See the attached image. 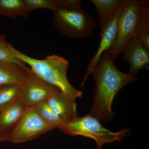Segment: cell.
I'll return each instance as SVG.
<instances>
[{
    "label": "cell",
    "instance_id": "obj_9",
    "mask_svg": "<svg viewBox=\"0 0 149 149\" xmlns=\"http://www.w3.org/2000/svg\"><path fill=\"white\" fill-rule=\"evenodd\" d=\"M123 59L130 65L128 74L135 76L140 70L149 71V50L140 40L133 37L123 49Z\"/></svg>",
    "mask_w": 149,
    "mask_h": 149
},
{
    "label": "cell",
    "instance_id": "obj_2",
    "mask_svg": "<svg viewBox=\"0 0 149 149\" xmlns=\"http://www.w3.org/2000/svg\"><path fill=\"white\" fill-rule=\"evenodd\" d=\"M8 49L13 56L28 65L33 72L45 82L59 88L74 100L83 97V92L74 88L68 80L69 62L62 57L53 54L44 59H37L22 53L9 42Z\"/></svg>",
    "mask_w": 149,
    "mask_h": 149
},
{
    "label": "cell",
    "instance_id": "obj_13",
    "mask_svg": "<svg viewBox=\"0 0 149 149\" xmlns=\"http://www.w3.org/2000/svg\"><path fill=\"white\" fill-rule=\"evenodd\" d=\"M125 0H91L95 7L101 30L113 18Z\"/></svg>",
    "mask_w": 149,
    "mask_h": 149
},
{
    "label": "cell",
    "instance_id": "obj_1",
    "mask_svg": "<svg viewBox=\"0 0 149 149\" xmlns=\"http://www.w3.org/2000/svg\"><path fill=\"white\" fill-rule=\"evenodd\" d=\"M92 74L96 86L89 114L99 120L109 122L114 114L111 105L116 95L125 85L138 81V78L119 70L106 52L102 55Z\"/></svg>",
    "mask_w": 149,
    "mask_h": 149
},
{
    "label": "cell",
    "instance_id": "obj_8",
    "mask_svg": "<svg viewBox=\"0 0 149 149\" xmlns=\"http://www.w3.org/2000/svg\"><path fill=\"white\" fill-rule=\"evenodd\" d=\"M125 1L126 0L108 24L104 29L101 30L100 45L95 54L88 63L86 72L81 83V87H83L84 86L88 77L93 73L94 68L101 57L102 55L109 49L114 43L117 35L119 18L122 13Z\"/></svg>",
    "mask_w": 149,
    "mask_h": 149
},
{
    "label": "cell",
    "instance_id": "obj_6",
    "mask_svg": "<svg viewBox=\"0 0 149 149\" xmlns=\"http://www.w3.org/2000/svg\"><path fill=\"white\" fill-rule=\"evenodd\" d=\"M53 129L45 122L34 107H27L9 132L8 141L13 143H25Z\"/></svg>",
    "mask_w": 149,
    "mask_h": 149
},
{
    "label": "cell",
    "instance_id": "obj_20",
    "mask_svg": "<svg viewBox=\"0 0 149 149\" xmlns=\"http://www.w3.org/2000/svg\"><path fill=\"white\" fill-rule=\"evenodd\" d=\"M81 0H57L56 8L84 11Z\"/></svg>",
    "mask_w": 149,
    "mask_h": 149
},
{
    "label": "cell",
    "instance_id": "obj_10",
    "mask_svg": "<svg viewBox=\"0 0 149 149\" xmlns=\"http://www.w3.org/2000/svg\"><path fill=\"white\" fill-rule=\"evenodd\" d=\"M46 103L65 124L78 117L75 100L58 88L54 90Z\"/></svg>",
    "mask_w": 149,
    "mask_h": 149
},
{
    "label": "cell",
    "instance_id": "obj_14",
    "mask_svg": "<svg viewBox=\"0 0 149 149\" xmlns=\"http://www.w3.org/2000/svg\"><path fill=\"white\" fill-rule=\"evenodd\" d=\"M133 37L138 38L149 50V1L148 0L141 7Z\"/></svg>",
    "mask_w": 149,
    "mask_h": 149
},
{
    "label": "cell",
    "instance_id": "obj_7",
    "mask_svg": "<svg viewBox=\"0 0 149 149\" xmlns=\"http://www.w3.org/2000/svg\"><path fill=\"white\" fill-rule=\"evenodd\" d=\"M20 97L27 107H34L47 100L56 87L45 82L30 68L28 75L20 84Z\"/></svg>",
    "mask_w": 149,
    "mask_h": 149
},
{
    "label": "cell",
    "instance_id": "obj_21",
    "mask_svg": "<svg viewBox=\"0 0 149 149\" xmlns=\"http://www.w3.org/2000/svg\"><path fill=\"white\" fill-rule=\"evenodd\" d=\"M8 132L0 127V142L8 141Z\"/></svg>",
    "mask_w": 149,
    "mask_h": 149
},
{
    "label": "cell",
    "instance_id": "obj_11",
    "mask_svg": "<svg viewBox=\"0 0 149 149\" xmlns=\"http://www.w3.org/2000/svg\"><path fill=\"white\" fill-rule=\"evenodd\" d=\"M30 68H25L16 63L0 61V86L20 85L27 78Z\"/></svg>",
    "mask_w": 149,
    "mask_h": 149
},
{
    "label": "cell",
    "instance_id": "obj_15",
    "mask_svg": "<svg viewBox=\"0 0 149 149\" xmlns=\"http://www.w3.org/2000/svg\"><path fill=\"white\" fill-rule=\"evenodd\" d=\"M31 12L24 0H0V15L14 19L18 17L26 18Z\"/></svg>",
    "mask_w": 149,
    "mask_h": 149
},
{
    "label": "cell",
    "instance_id": "obj_4",
    "mask_svg": "<svg viewBox=\"0 0 149 149\" xmlns=\"http://www.w3.org/2000/svg\"><path fill=\"white\" fill-rule=\"evenodd\" d=\"M53 12L54 26L64 36L83 39L90 37L96 29V22L93 17L84 11L58 8Z\"/></svg>",
    "mask_w": 149,
    "mask_h": 149
},
{
    "label": "cell",
    "instance_id": "obj_17",
    "mask_svg": "<svg viewBox=\"0 0 149 149\" xmlns=\"http://www.w3.org/2000/svg\"><path fill=\"white\" fill-rule=\"evenodd\" d=\"M20 85L7 84L0 86V111L20 97Z\"/></svg>",
    "mask_w": 149,
    "mask_h": 149
},
{
    "label": "cell",
    "instance_id": "obj_16",
    "mask_svg": "<svg viewBox=\"0 0 149 149\" xmlns=\"http://www.w3.org/2000/svg\"><path fill=\"white\" fill-rule=\"evenodd\" d=\"M34 108L45 122L53 129L55 128L59 129L65 124L62 119L49 107L46 102L40 104Z\"/></svg>",
    "mask_w": 149,
    "mask_h": 149
},
{
    "label": "cell",
    "instance_id": "obj_18",
    "mask_svg": "<svg viewBox=\"0 0 149 149\" xmlns=\"http://www.w3.org/2000/svg\"><path fill=\"white\" fill-rule=\"evenodd\" d=\"M8 43L5 35H0V61L13 63L24 68H28V67L23 62L14 57L10 54L8 49Z\"/></svg>",
    "mask_w": 149,
    "mask_h": 149
},
{
    "label": "cell",
    "instance_id": "obj_3",
    "mask_svg": "<svg viewBox=\"0 0 149 149\" xmlns=\"http://www.w3.org/2000/svg\"><path fill=\"white\" fill-rule=\"evenodd\" d=\"M61 132L71 136H82L95 140L97 149H102L106 143L114 141H120L127 133H131L130 129L123 128L117 132H112L104 127L99 120L88 114L84 117L75 118L59 128Z\"/></svg>",
    "mask_w": 149,
    "mask_h": 149
},
{
    "label": "cell",
    "instance_id": "obj_12",
    "mask_svg": "<svg viewBox=\"0 0 149 149\" xmlns=\"http://www.w3.org/2000/svg\"><path fill=\"white\" fill-rule=\"evenodd\" d=\"M27 108V106L21 99H17L0 111V127L9 133Z\"/></svg>",
    "mask_w": 149,
    "mask_h": 149
},
{
    "label": "cell",
    "instance_id": "obj_5",
    "mask_svg": "<svg viewBox=\"0 0 149 149\" xmlns=\"http://www.w3.org/2000/svg\"><path fill=\"white\" fill-rule=\"evenodd\" d=\"M146 0H126L119 18L116 39L113 45L106 52L114 63L124 46L133 37L141 7Z\"/></svg>",
    "mask_w": 149,
    "mask_h": 149
},
{
    "label": "cell",
    "instance_id": "obj_19",
    "mask_svg": "<svg viewBox=\"0 0 149 149\" xmlns=\"http://www.w3.org/2000/svg\"><path fill=\"white\" fill-rule=\"evenodd\" d=\"M24 1L31 12L39 8L46 9L53 12L56 8L57 0H24Z\"/></svg>",
    "mask_w": 149,
    "mask_h": 149
}]
</instances>
